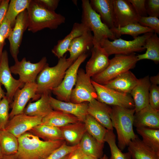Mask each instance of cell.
<instances>
[{
    "mask_svg": "<svg viewBox=\"0 0 159 159\" xmlns=\"http://www.w3.org/2000/svg\"><path fill=\"white\" fill-rule=\"evenodd\" d=\"M18 139V148L14 155L19 159H44L64 142V140H41L29 131Z\"/></svg>",
    "mask_w": 159,
    "mask_h": 159,
    "instance_id": "cell-1",
    "label": "cell"
},
{
    "mask_svg": "<svg viewBox=\"0 0 159 159\" xmlns=\"http://www.w3.org/2000/svg\"><path fill=\"white\" fill-rule=\"evenodd\" d=\"M29 31L35 33L45 28L54 29L64 23L65 17L44 8L35 0H32L26 9Z\"/></svg>",
    "mask_w": 159,
    "mask_h": 159,
    "instance_id": "cell-2",
    "label": "cell"
},
{
    "mask_svg": "<svg viewBox=\"0 0 159 159\" xmlns=\"http://www.w3.org/2000/svg\"><path fill=\"white\" fill-rule=\"evenodd\" d=\"M135 113V108L112 106L110 114L112 125L116 130L117 146L121 151L138 136L135 133L133 129Z\"/></svg>",
    "mask_w": 159,
    "mask_h": 159,
    "instance_id": "cell-3",
    "label": "cell"
},
{
    "mask_svg": "<svg viewBox=\"0 0 159 159\" xmlns=\"http://www.w3.org/2000/svg\"><path fill=\"white\" fill-rule=\"evenodd\" d=\"M66 54L59 59L57 64L50 67L48 64L38 75L36 80L37 85V94L41 95L58 86L62 81L65 72L74 62L67 58Z\"/></svg>",
    "mask_w": 159,
    "mask_h": 159,
    "instance_id": "cell-4",
    "label": "cell"
},
{
    "mask_svg": "<svg viewBox=\"0 0 159 159\" xmlns=\"http://www.w3.org/2000/svg\"><path fill=\"white\" fill-rule=\"evenodd\" d=\"M82 7L81 23L93 32L94 45L100 44L105 39H117L110 29L102 22L99 15L92 8L89 0H82Z\"/></svg>",
    "mask_w": 159,
    "mask_h": 159,
    "instance_id": "cell-5",
    "label": "cell"
},
{
    "mask_svg": "<svg viewBox=\"0 0 159 159\" xmlns=\"http://www.w3.org/2000/svg\"><path fill=\"white\" fill-rule=\"evenodd\" d=\"M138 61L134 53L128 55L115 54L110 59L107 67L102 72L92 77L91 80L105 85L118 75L134 68Z\"/></svg>",
    "mask_w": 159,
    "mask_h": 159,
    "instance_id": "cell-6",
    "label": "cell"
},
{
    "mask_svg": "<svg viewBox=\"0 0 159 159\" xmlns=\"http://www.w3.org/2000/svg\"><path fill=\"white\" fill-rule=\"evenodd\" d=\"M153 33H146L130 41L120 38L112 41L106 39L102 40L100 45L109 56L113 54L128 55L135 52L144 51L145 49L143 46L145 41Z\"/></svg>",
    "mask_w": 159,
    "mask_h": 159,
    "instance_id": "cell-7",
    "label": "cell"
},
{
    "mask_svg": "<svg viewBox=\"0 0 159 159\" xmlns=\"http://www.w3.org/2000/svg\"><path fill=\"white\" fill-rule=\"evenodd\" d=\"M87 56V53L80 55L67 70L60 85L52 90L51 92L56 96L57 99L70 102L71 93L76 83L78 70Z\"/></svg>",
    "mask_w": 159,
    "mask_h": 159,
    "instance_id": "cell-8",
    "label": "cell"
},
{
    "mask_svg": "<svg viewBox=\"0 0 159 159\" xmlns=\"http://www.w3.org/2000/svg\"><path fill=\"white\" fill-rule=\"evenodd\" d=\"M91 80L97 94V100L109 106L135 108L133 100L128 94L117 91Z\"/></svg>",
    "mask_w": 159,
    "mask_h": 159,
    "instance_id": "cell-9",
    "label": "cell"
},
{
    "mask_svg": "<svg viewBox=\"0 0 159 159\" xmlns=\"http://www.w3.org/2000/svg\"><path fill=\"white\" fill-rule=\"evenodd\" d=\"M97 98V94L91 77L86 74L84 70L79 68L75 87L71 93L70 102L75 103L89 102Z\"/></svg>",
    "mask_w": 159,
    "mask_h": 159,
    "instance_id": "cell-10",
    "label": "cell"
},
{
    "mask_svg": "<svg viewBox=\"0 0 159 159\" xmlns=\"http://www.w3.org/2000/svg\"><path fill=\"white\" fill-rule=\"evenodd\" d=\"M47 62L46 57H43L39 62L34 63L27 61L24 57L20 61L15 62L10 68L11 73L19 75V80L24 84L35 82L38 74L48 64Z\"/></svg>",
    "mask_w": 159,
    "mask_h": 159,
    "instance_id": "cell-11",
    "label": "cell"
},
{
    "mask_svg": "<svg viewBox=\"0 0 159 159\" xmlns=\"http://www.w3.org/2000/svg\"><path fill=\"white\" fill-rule=\"evenodd\" d=\"M37 85L35 82L25 83L21 89L16 90L10 104L11 110L9 114V119L15 115L23 113L25 106L30 99L37 101L40 98L41 95L37 94Z\"/></svg>",
    "mask_w": 159,
    "mask_h": 159,
    "instance_id": "cell-12",
    "label": "cell"
},
{
    "mask_svg": "<svg viewBox=\"0 0 159 159\" xmlns=\"http://www.w3.org/2000/svg\"><path fill=\"white\" fill-rule=\"evenodd\" d=\"M9 66L7 51H3L0 60V83L6 90V97L10 102H12L14 95L16 90L22 88L24 84L18 79L14 78L11 75Z\"/></svg>",
    "mask_w": 159,
    "mask_h": 159,
    "instance_id": "cell-13",
    "label": "cell"
},
{
    "mask_svg": "<svg viewBox=\"0 0 159 159\" xmlns=\"http://www.w3.org/2000/svg\"><path fill=\"white\" fill-rule=\"evenodd\" d=\"M114 27L138 22L140 17L128 0H113Z\"/></svg>",
    "mask_w": 159,
    "mask_h": 159,
    "instance_id": "cell-14",
    "label": "cell"
},
{
    "mask_svg": "<svg viewBox=\"0 0 159 159\" xmlns=\"http://www.w3.org/2000/svg\"><path fill=\"white\" fill-rule=\"evenodd\" d=\"M43 117L31 116L24 113L14 116L9 120L5 130L18 138L35 126L42 123Z\"/></svg>",
    "mask_w": 159,
    "mask_h": 159,
    "instance_id": "cell-15",
    "label": "cell"
},
{
    "mask_svg": "<svg viewBox=\"0 0 159 159\" xmlns=\"http://www.w3.org/2000/svg\"><path fill=\"white\" fill-rule=\"evenodd\" d=\"M28 21L26 10L20 13L17 17L12 31L9 37L10 54L15 62L18 60V56L23 38L27 29Z\"/></svg>",
    "mask_w": 159,
    "mask_h": 159,
    "instance_id": "cell-16",
    "label": "cell"
},
{
    "mask_svg": "<svg viewBox=\"0 0 159 159\" xmlns=\"http://www.w3.org/2000/svg\"><path fill=\"white\" fill-rule=\"evenodd\" d=\"M91 52V56L86 63L85 72L92 77L103 71L108 65L110 59L100 44L94 45Z\"/></svg>",
    "mask_w": 159,
    "mask_h": 159,
    "instance_id": "cell-17",
    "label": "cell"
},
{
    "mask_svg": "<svg viewBox=\"0 0 159 159\" xmlns=\"http://www.w3.org/2000/svg\"><path fill=\"white\" fill-rule=\"evenodd\" d=\"M112 107L94 99L88 103L87 112L108 130H113L110 118Z\"/></svg>",
    "mask_w": 159,
    "mask_h": 159,
    "instance_id": "cell-18",
    "label": "cell"
},
{
    "mask_svg": "<svg viewBox=\"0 0 159 159\" xmlns=\"http://www.w3.org/2000/svg\"><path fill=\"white\" fill-rule=\"evenodd\" d=\"M51 105L54 110L62 111L76 117L80 121L84 122L88 114L87 110L88 102L75 103L65 102L50 96Z\"/></svg>",
    "mask_w": 159,
    "mask_h": 159,
    "instance_id": "cell-19",
    "label": "cell"
},
{
    "mask_svg": "<svg viewBox=\"0 0 159 159\" xmlns=\"http://www.w3.org/2000/svg\"><path fill=\"white\" fill-rule=\"evenodd\" d=\"M148 75L139 79L130 94L133 100L135 112L149 105V95L151 84Z\"/></svg>",
    "mask_w": 159,
    "mask_h": 159,
    "instance_id": "cell-20",
    "label": "cell"
},
{
    "mask_svg": "<svg viewBox=\"0 0 159 159\" xmlns=\"http://www.w3.org/2000/svg\"><path fill=\"white\" fill-rule=\"evenodd\" d=\"M93 46V35L88 29L72 42L68 50L69 53V58L74 62L82 54L91 51Z\"/></svg>",
    "mask_w": 159,
    "mask_h": 159,
    "instance_id": "cell-21",
    "label": "cell"
},
{
    "mask_svg": "<svg viewBox=\"0 0 159 159\" xmlns=\"http://www.w3.org/2000/svg\"><path fill=\"white\" fill-rule=\"evenodd\" d=\"M133 125L136 128L159 129V110L153 108L149 105L135 112Z\"/></svg>",
    "mask_w": 159,
    "mask_h": 159,
    "instance_id": "cell-22",
    "label": "cell"
},
{
    "mask_svg": "<svg viewBox=\"0 0 159 159\" xmlns=\"http://www.w3.org/2000/svg\"><path fill=\"white\" fill-rule=\"evenodd\" d=\"M88 28L82 23H75L70 32L62 39L58 40L52 50V53L58 59L62 57L68 51L69 46L75 38L83 34Z\"/></svg>",
    "mask_w": 159,
    "mask_h": 159,
    "instance_id": "cell-23",
    "label": "cell"
},
{
    "mask_svg": "<svg viewBox=\"0 0 159 159\" xmlns=\"http://www.w3.org/2000/svg\"><path fill=\"white\" fill-rule=\"evenodd\" d=\"M138 80L129 70L118 75L104 85L117 91L128 94L137 85Z\"/></svg>",
    "mask_w": 159,
    "mask_h": 159,
    "instance_id": "cell-24",
    "label": "cell"
},
{
    "mask_svg": "<svg viewBox=\"0 0 159 159\" xmlns=\"http://www.w3.org/2000/svg\"><path fill=\"white\" fill-rule=\"evenodd\" d=\"M50 92H44L40 98L35 102H30L25 108L23 113L31 116H47L54 110L50 102Z\"/></svg>",
    "mask_w": 159,
    "mask_h": 159,
    "instance_id": "cell-25",
    "label": "cell"
},
{
    "mask_svg": "<svg viewBox=\"0 0 159 159\" xmlns=\"http://www.w3.org/2000/svg\"><path fill=\"white\" fill-rule=\"evenodd\" d=\"M90 3L104 24L110 29L114 27L113 0H91Z\"/></svg>",
    "mask_w": 159,
    "mask_h": 159,
    "instance_id": "cell-26",
    "label": "cell"
},
{
    "mask_svg": "<svg viewBox=\"0 0 159 159\" xmlns=\"http://www.w3.org/2000/svg\"><path fill=\"white\" fill-rule=\"evenodd\" d=\"M127 146L131 159H159V153L144 143L138 136Z\"/></svg>",
    "mask_w": 159,
    "mask_h": 159,
    "instance_id": "cell-27",
    "label": "cell"
},
{
    "mask_svg": "<svg viewBox=\"0 0 159 159\" xmlns=\"http://www.w3.org/2000/svg\"><path fill=\"white\" fill-rule=\"evenodd\" d=\"M59 128L63 140L71 146L78 145L86 132L84 123L80 121Z\"/></svg>",
    "mask_w": 159,
    "mask_h": 159,
    "instance_id": "cell-28",
    "label": "cell"
},
{
    "mask_svg": "<svg viewBox=\"0 0 159 159\" xmlns=\"http://www.w3.org/2000/svg\"><path fill=\"white\" fill-rule=\"evenodd\" d=\"M79 145L85 155L98 159L103 156L104 143L98 142L87 132L83 135Z\"/></svg>",
    "mask_w": 159,
    "mask_h": 159,
    "instance_id": "cell-29",
    "label": "cell"
},
{
    "mask_svg": "<svg viewBox=\"0 0 159 159\" xmlns=\"http://www.w3.org/2000/svg\"><path fill=\"white\" fill-rule=\"evenodd\" d=\"M80 121L74 115L62 111L53 110L43 118L42 124L60 128Z\"/></svg>",
    "mask_w": 159,
    "mask_h": 159,
    "instance_id": "cell-30",
    "label": "cell"
},
{
    "mask_svg": "<svg viewBox=\"0 0 159 159\" xmlns=\"http://www.w3.org/2000/svg\"><path fill=\"white\" fill-rule=\"evenodd\" d=\"M29 131L44 141L64 140L59 127L41 124L35 126Z\"/></svg>",
    "mask_w": 159,
    "mask_h": 159,
    "instance_id": "cell-31",
    "label": "cell"
},
{
    "mask_svg": "<svg viewBox=\"0 0 159 159\" xmlns=\"http://www.w3.org/2000/svg\"><path fill=\"white\" fill-rule=\"evenodd\" d=\"M145 52L137 55L138 61L148 59L158 64L159 62V38L157 34L153 33L145 40L143 45Z\"/></svg>",
    "mask_w": 159,
    "mask_h": 159,
    "instance_id": "cell-32",
    "label": "cell"
},
{
    "mask_svg": "<svg viewBox=\"0 0 159 159\" xmlns=\"http://www.w3.org/2000/svg\"><path fill=\"white\" fill-rule=\"evenodd\" d=\"M110 29L117 39L122 35L127 34L131 36L134 39L141 34L154 33V31L151 28L143 26L138 22L129 24L122 27H114Z\"/></svg>",
    "mask_w": 159,
    "mask_h": 159,
    "instance_id": "cell-33",
    "label": "cell"
},
{
    "mask_svg": "<svg viewBox=\"0 0 159 159\" xmlns=\"http://www.w3.org/2000/svg\"><path fill=\"white\" fill-rule=\"evenodd\" d=\"M0 144L4 155H15L18 151V138L6 130H0Z\"/></svg>",
    "mask_w": 159,
    "mask_h": 159,
    "instance_id": "cell-34",
    "label": "cell"
},
{
    "mask_svg": "<svg viewBox=\"0 0 159 159\" xmlns=\"http://www.w3.org/2000/svg\"><path fill=\"white\" fill-rule=\"evenodd\" d=\"M84 123L86 132L98 142L104 143L107 130L89 114L87 115Z\"/></svg>",
    "mask_w": 159,
    "mask_h": 159,
    "instance_id": "cell-35",
    "label": "cell"
},
{
    "mask_svg": "<svg viewBox=\"0 0 159 159\" xmlns=\"http://www.w3.org/2000/svg\"><path fill=\"white\" fill-rule=\"evenodd\" d=\"M136 131L142 138V141L159 153V129L147 127L136 128Z\"/></svg>",
    "mask_w": 159,
    "mask_h": 159,
    "instance_id": "cell-36",
    "label": "cell"
},
{
    "mask_svg": "<svg viewBox=\"0 0 159 159\" xmlns=\"http://www.w3.org/2000/svg\"><path fill=\"white\" fill-rule=\"evenodd\" d=\"M32 0H11L5 16L10 21L12 28L18 16L28 8Z\"/></svg>",
    "mask_w": 159,
    "mask_h": 159,
    "instance_id": "cell-37",
    "label": "cell"
},
{
    "mask_svg": "<svg viewBox=\"0 0 159 159\" xmlns=\"http://www.w3.org/2000/svg\"><path fill=\"white\" fill-rule=\"evenodd\" d=\"M104 141L107 143L110 149L111 156L108 159H131V155L128 152L123 153L118 147L113 130H107Z\"/></svg>",
    "mask_w": 159,
    "mask_h": 159,
    "instance_id": "cell-38",
    "label": "cell"
},
{
    "mask_svg": "<svg viewBox=\"0 0 159 159\" xmlns=\"http://www.w3.org/2000/svg\"><path fill=\"white\" fill-rule=\"evenodd\" d=\"M78 146L79 144L74 146L69 145L64 141L61 146L44 159H64Z\"/></svg>",
    "mask_w": 159,
    "mask_h": 159,
    "instance_id": "cell-39",
    "label": "cell"
},
{
    "mask_svg": "<svg viewBox=\"0 0 159 159\" xmlns=\"http://www.w3.org/2000/svg\"><path fill=\"white\" fill-rule=\"evenodd\" d=\"M10 102L6 96L0 102V130H5L9 120Z\"/></svg>",
    "mask_w": 159,
    "mask_h": 159,
    "instance_id": "cell-40",
    "label": "cell"
},
{
    "mask_svg": "<svg viewBox=\"0 0 159 159\" xmlns=\"http://www.w3.org/2000/svg\"><path fill=\"white\" fill-rule=\"evenodd\" d=\"M138 22L143 26L151 28L154 33L159 34V19L158 18L150 16L140 17Z\"/></svg>",
    "mask_w": 159,
    "mask_h": 159,
    "instance_id": "cell-41",
    "label": "cell"
},
{
    "mask_svg": "<svg viewBox=\"0 0 159 159\" xmlns=\"http://www.w3.org/2000/svg\"><path fill=\"white\" fill-rule=\"evenodd\" d=\"M149 105L153 108L159 110V87L151 84L149 95Z\"/></svg>",
    "mask_w": 159,
    "mask_h": 159,
    "instance_id": "cell-42",
    "label": "cell"
},
{
    "mask_svg": "<svg viewBox=\"0 0 159 159\" xmlns=\"http://www.w3.org/2000/svg\"><path fill=\"white\" fill-rule=\"evenodd\" d=\"M145 7L149 16L159 17V0H145Z\"/></svg>",
    "mask_w": 159,
    "mask_h": 159,
    "instance_id": "cell-43",
    "label": "cell"
},
{
    "mask_svg": "<svg viewBox=\"0 0 159 159\" xmlns=\"http://www.w3.org/2000/svg\"><path fill=\"white\" fill-rule=\"evenodd\" d=\"M139 17L148 16L145 7V0H128Z\"/></svg>",
    "mask_w": 159,
    "mask_h": 159,
    "instance_id": "cell-44",
    "label": "cell"
},
{
    "mask_svg": "<svg viewBox=\"0 0 159 159\" xmlns=\"http://www.w3.org/2000/svg\"><path fill=\"white\" fill-rule=\"evenodd\" d=\"M12 29L13 28L11 27L10 21L5 16L0 25V34L5 39L8 38L12 31Z\"/></svg>",
    "mask_w": 159,
    "mask_h": 159,
    "instance_id": "cell-45",
    "label": "cell"
},
{
    "mask_svg": "<svg viewBox=\"0 0 159 159\" xmlns=\"http://www.w3.org/2000/svg\"><path fill=\"white\" fill-rule=\"evenodd\" d=\"M35 1L47 10L55 11L57 8L59 0H35Z\"/></svg>",
    "mask_w": 159,
    "mask_h": 159,
    "instance_id": "cell-46",
    "label": "cell"
},
{
    "mask_svg": "<svg viewBox=\"0 0 159 159\" xmlns=\"http://www.w3.org/2000/svg\"><path fill=\"white\" fill-rule=\"evenodd\" d=\"M10 1L2 0L0 4V25L6 16Z\"/></svg>",
    "mask_w": 159,
    "mask_h": 159,
    "instance_id": "cell-47",
    "label": "cell"
},
{
    "mask_svg": "<svg viewBox=\"0 0 159 159\" xmlns=\"http://www.w3.org/2000/svg\"><path fill=\"white\" fill-rule=\"evenodd\" d=\"M84 154L79 146L69 154V159H82Z\"/></svg>",
    "mask_w": 159,
    "mask_h": 159,
    "instance_id": "cell-48",
    "label": "cell"
},
{
    "mask_svg": "<svg viewBox=\"0 0 159 159\" xmlns=\"http://www.w3.org/2000/svg\"><path fill=\"white\" fill-rule=\"evenodd\" d=\"M149 80L151 84L158 85L159 84V74L149 77Z\"/></svg>",
    "mask_w": 159,
    "mask_h": 159,
    "instance_id": "cell-49",
    "label": "cell"
},
{
    "mask_svg": "<svg viewBox=\"0 0 159 159\" xmlns=\"http://www.w3.org/2000/svg\"><path fill=\"white\" fill-rule=\"evenodd\" d=\"M2 85L0 83V102L2 99L6 96V93L2 89L1 85Z\"/></svg>",
    "mask_w": 159,
    "mask_h": 159,
    "instance_id": "cell-50",
    "label": "cell"
},
{
    "mask_svg": "<svg viewBox=\"0 0 159 159\" xmlns=\"http://www.w3.org/2000/svg\"><path fill=\"white\" fill-rule=\"evenodd\" d=\"M2 159H19L14 155H4Z\"/></svg>",
    "mask_w": 159,
    "mask_h": 159,
    "instance_id": "cell-51",
    "label": "cell"
},
{
    "mask_svg": "<svg viewBox=\"0 0 159 159\" xmlns=\"http://www.w3.org/2000/svg\"><path fill=\"white\" fill-rule=\"evenodd\" d=\"M82 159H98L95 157L84 154Z\"/></svg>",
    "mask_w": 159,
    "mask_h": 159,
    "instance_id": "cell-52",
    "label": "cell"
},
{
    "mask_svg": "<svg viewBox=\"0 0 159 159\" xmlns=\"http://www.w3.org/2000/svg\"><path fill=\"white\" fill-rule=\"evenodd\" d=\"M4 44L5 43L3 44H0V60L2 53L3 52V48L4 45Z\"/></svg>",
    "mask_w": 159,
    "mask_h": 159,
    "instance_id": "cell-53",
    "label": "cell"
},
{
    "mask_svg": "<svg viewBox=\"0 0 159 159\" xmlns=\"http://www.w3.org/2000/svg\"><path fill=\"white\" fill-rule=\"evenodd\" d=\"M4 38L1 34H0V44H3L5 43Z\"/></svg>",
    "mask_w": 159,
    "mask_h": 159,
    "instance_id": "cell-54",
    "label": "cell"
},
{
    "mask_svg": "<svg viewBox=\"0 0 159 159\" xmlns=\"http://www.w3.org/2000/svg\"><path fill=\"white\" fill-rule=\"evenodd\" d=\"M4 155L2 152V149L0 144V159H2Z\"/></svg>",
    "mask_w": 159,
    "mask_h": 159,
    "instance_id": "cell-55",
    "label": "cell"
},
{
    "mask_svg": "<svg viewBox=\"0 0 159 159\" xmlns=\"http://www.w3.org/2000/svg\"><path fill=\"white\" fill-rule=\"evenodd\" d=\"M100 159H108V158L106 155H104Z\"/></svg>",
    "mask_w": 159,
    "mask_h": 159,
    "instance_id": "cell-56",
    "label": "cell"
},
{
    "mask_svg": "<svg viewBox=\"0 0 159 159\" xmlns=\"http://www.w3.org/2000/svg\"><path fill=\"white\" fill-rule=\"evenodd\" d=\"M69 154L67 155L64 159H69Z\"/></svg>",
    "mask_w": 159,
    "mask_h": 159,
    "instance_id": "cell-57",
    "label": "cell"
},
{
    "mask_svg": "<svg viewBox=\"0 0 159 159\" xmlns=\"http://www.w3.org/2000/svg\"><path fill=\"white\" fill-rule=\"evenodd\" d=\"M2 1V0H0V4H1V1Z\"/></svg>",
    "mask_w": 159,
    "mask_h": 159,
    "instance_id": "cell-58",
    "label": "cell"
}]
</instances>
